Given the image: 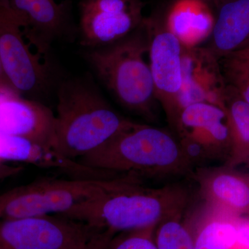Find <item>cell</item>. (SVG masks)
<instances>
[{
    "label": "cell",
    "instance_id": "cell-4",
    "mask_svg": "<svg viewBox=\"0 0 249 249\" xmlns=\"http://www.w3.org/2000/svg\"><path fill=\"white\" fill-rule=\"evenodd\" d=\"M145 19L138 29L121 40L89 49L86 58L99 80L123 107L145 120L154 121L158 101L147 60L150 34Z\"/></svg>",
    "mask_w": 249,
    "mask_h": 249
},
{
    "label": "cell",
    "instance_id": "cell-9",
    "mask_svg": "<svg viewBox=\"0 0 249 249\" xmlns=\"http://www.w3.org/2000/svg\"><path fill=\"white\" fill-rule=\"evenodd\" d=\"M142 0H80V45L100 48L121 40L143 22Z\"/></svg>",
    "mask_w": 249,
    "mask_h": 249
},
{
    "label": "cell",
    "instance_id": "cell-7",
    "mask_svg": "<svg viewBox=\"0 0 249 249\" xmlns=\"http://www.w3.org/2000/svg\"><path fill=\"white\" fill-rule=\"evenodd\" d=\"M149 34L148 59L156 98L163 108L168 122L176 129L181 112L183 83V48L178 36L166 25L145 19Z\"/></svg>",
    "mask_w": 249,
    "mask_h": 249
},
{
    "label": "cell",
    "instance_id": "cell-14",
    "mask_svg": "<svg viewBox=\"0 0 249 249\" xmlns=\"http://www.w3.org/2000/svg\"><path fill=\"white\" fill-rule=\"evenodd\" d=\"M176 130L178 136H188L202 142L216 158L227 159L231 136L224 107L209 102L192 103L181 111Z\"/></svg>",
    "mask_w": 249,
    "mask_h": 249
},
{
    "label": "cell",
    "instance_id": "cell-29",
    "mask_svg": "<svg viewBox=\"0 0 249 249\" xmlns=\"http://www.w3.org/2000/svg\"><path fill=\"white\" fill-rule=\"evenodd\" d=\"M239 58H240V57H239ZM244 59H245V58H244ZM246 60H247V59H246Z\"/></svg>",
    "mask_w": 249,
    "mask_h": 249
},
{
    "label": "cell",
    "instance_id": "cell-3",
    "mask_svg": "<svg viewBox=\"0 0 249 249\" xmlns=\"http://www.w3.org/2000/svg\"><path fill=\"white\" fill-rule=\"evenodd\" d=\"M77 160L93 169L142 180L193 174L178 139L140 123Z\"/></svg>",
    "mask_w": 249,
    "mask_h": 249
},
{
    "label": "cell",
    "instance_id": "cell-2",
    "mask_svg": "<svg viewBox=\"0 0 249 249\" xmlns=\"http://www.w3.org/2000/svg\"><path fill=\"white\" fill-rule=\"evenodd\" d=\"M57 98L53 147L71 160L97 150L138 124L117 112L87 79L63 82Z\"/></svg>",
    "mask_w": 249,
    "mask_h": 249
},
{
    "label": "cell",
    "instance_id": "cell-12",
    "mask_svg": "<svg viewBox=\"0 0 249 249\" xmlns=\"http://www.w3.org/2000/svg\"><path fill=\"white\" fill-rule=\"evenodd\" d=\"M18 162L53 170L75 178H104L110 174L82 165L53 147L31 139L0 132V164Z\"/></svg>",
    "mask_w": 249,
    "mask_h": 249
},
{
    "label": "cell",
    "instance_id": "cell-13",
    "mask_svg": "<svg viewBox=\"0 0 249 249\" xmlns=\"http://www.w3.org/2000/svg\"><path fill=\"white\" fill-rule=\"evenodd\" d=\"M205 204L236 217H249V173L224 165L193 174Z\"/></svg>",
    "mask_w": 249,
    "mask_h": 249
},
{
    "label": "cell",
    "instance_id": "cell-18",
    "mask_svg": "<svg viewBox=\"0 0 249 249\" xmlns=\"http://www.w3.org/2000/svg\"><path fill=\"white\" fill-rule=\"evenodd\" d=\"M204 205L194 235V249H232L237 238L239 217Z\"/></svg>",
    "mask_w": 249,
    "mask_h": 249
},
{
    "label": "cell",
    "instance_id": "cell-1",
    "mask_svg": "<svg viewBox=\"0 0 249 249\" xmlns=\"http://www.w3.org/2000/svg\"><path fill=\"white\" fill-rule=\"evenodd\" d=\"M188 198L181 185L150 187L142 178L120 175L107 192L61 215L117 234L158 225L183 213Z\"/></svg>",
    "mask_w": 249,
    "mask_h": 249
},
{
    "label": "cell",
    "instance_id": "cell-24",
    "mask_svg": "<svg viewBox=\"0 0 249 249\" xmlns=\"http://www.w3.org/2000/svg\"><path fill=\"white\" fill-rule=\"evenodd\" d=\"M116 233L109 230H101L92 238L78 249H107L108 246Z\"/></svg>",
    "mask_w": 249,
    "mask_h": 249
},
{
    "label": "cell",
    "instance_id": "cell-23",
    "mask_svg": "<svg viewBox=\"0 0 249 249\" xmlns=\"http://www.w3.org/2000/svg\"><path fill=\"white\" fill-rule=\"evenodd\" d=\"M232 249H249V217L237 218V238Z\"/></svg>",
    "mask_w": 249,
    "mask_h": 249
},
{
    "label": "cell",
    "instance_id": "cell-10",
    "mask_svg": "<svg viewBox=\"0 0 249 249\" xmlns=\"http://www.w3.org/2000/svg\"><path fill=\"white\" fill-rule=\"evenodd\" d=\"M27 40L45 55L54 41L71 33V0H8Z\"/></svg>",
    "mask_w": 249,
    "mask_h": 249
},
{
    "label": "cell",
    "instance_id": "cell-27",
    "mask_svg": "<svg viewBox=\"0 0 249 249\" xmlns=\"http://www.w3.org/2000/svg\"><path fill=\"white\" fill-rule=\"evenodd\" d=\"M233 56H235V55H233ZM235 57H237V56H235ZM237 58H238L239 59H240L241 60H242V61L244 62V63L245 64L246 66H247V68H248V70H249V60H246V59H244V58H239V57H237Z\"/></svg>",
    "mask_w": 249,
    "mask_h": 249
},
{
    "label": "cell",
    "instance_id": "cell-11",
    "mask_svg": "<svg viewBox=\"0 0 249 249\" xmlns=\"http://www.w3.org/2000/svg\"><path fill=\"white\" fill-rule=\"evenodd\" d=\"M55 114L45 105L22 97L14 88H0V132L53 147Z\"/></svg>",
    "mask_w": 249,
    "mask_h": 249
},
{
    "label": "cell",
    "instance_id": "cell-8",
    "mask_svg": "<svg viewBox=\"0 0 249 249\" xmlns=\"http://www.w3.org/2000/svg\"><path fill=\"white\" fill-rule=\"evenodd\" d=\"M22 22L8 0H0V56L10 84L19 93L45 90L50 80L48 67L26 42Z\"/></svg>",
    "mask_w": 249,
    "mask_h": 249
},
{
    "label": "cell",
    "instance_id": "cell-21",
    "mask_svg": "<svg viewBox=\"0 0 249 249\" xmlns=\"http://www.w3.org/2000/svg\"><path fill=\"white\" fill-rule=\"evenodd\" d=\"M157 226L116 234L107 249H157L155 241Z\"/></svg>",
    "mask_w": 249,
    "mask_h": 249
},
{
    "label": "cell",
    "instance_id": "cell-5",
    "mask_svg": "<svg viewBox=\"0 0 249 249\" xmlns=\"http://www.w3.org/2000/svg\"><path fill=\"white\" fill-rule=\"evenodd\" d=\"M120 175L104 178H44L0 195V219L64 214L110 189Z\"/></svg>",
    "mask_w": 249,
    "mask_h": 249
},
{
    "label": "cell",
    "instance_id": "cell-22",
    "mask_svg": "<svg viewBox=\"0 0 249 249\" xmlns=\"http://www.w3.org/2000/svg\"><path fill=\"white\" fill-rule=\"evenodd\" d=\"M178 142L182 150L183 155L186 157L192 168L195 165L204 163L206 160L215 159L214 154L211 150L196 139L188 136H178Z\"/></svg>",
    "mask_w": 249,
    "mask_h": 249
},
{
    "label": "cell",
    "instance_id": "cell-19",
    "mask_svg": "<svg viewBox=\"0 0 249 249\" xmlns=\"http://www.w3.org/2000/svg\"><path fill=\"white\" fill-rule=\"evenodd\" d=\"M183 213L163 219L157 226L155 241L157 249H194V233L183 222Z\"/></svg>",
    "mask_w": 249,
    "mask_h": 249
},
{
    "label": "cell",
    "instance_id": "cell-28",
    "mask_svg": "<svg viewBox=\"0 0 249 249\" xmlns=\"http://www.w3.org/2000/svg\"><path fill=\"white\" fill-rule=\"evenodd\" d=\"M246 164L248 165L249 168V158L247 159V162H246Z\"/></svg>",
    "mask_w": 249,
    "mask_h": 249
},
{
    "label": "cell",
    "instance_id": "cell-16",
    "mask_svg": "<svg viewBox=\"0 0 249 249\" xmlns=\"http://www.w3.org/2000/svg\"><path fill=\"white\" fill-rule=\"evenodd\" d=\"M214 18L202 0H177L166 18L165 25L183 45H194L210 35Z\"/></svg>",
    "mask_w": 249,
    "mask_h": 249
},
{
    "label": "cell",
    "instance_id": "cell-6",
    "mask_svg": "<svg viewBox=\"0 0 249 249\" xmlns=\"http://www.w3.org/2000/svg\"><path fill=\"white\" fill-rule=\"evenodd\" d=\"M101 230L61 214L3 219L0 249H78Z\"/></svg>",
    "mask_w": 249,
    "mask_h": 249
},
{
    "label": "cell",
    "instance_id": "cell-15",
    "mask_svg": "<svg viewBox=\"0 0 249 249\" xmlns=\"http://www.w3.org/2000/svg\"><path fill=\"white\" fill-rule=\"evenodd\" d=\"M209 53L222 59L249 47V0H227L214 19Z\"/></svg>",
    "mask_w": 249,
    "mask_h": 249
},
{
    "label": "cell",
    "instance_id": "cell-17",
    "mask_svg": "<svg viewBox=\"0 0 249 249\" xmlns=\"http://www.w3.org/2000/svg\"><path fill=\"white\" fill-rule=\"evenodd\" d=\"M224 105L231 136L230 151L224 165L236 168L246 163L249 157V104L235 88L225 84Z\"/></svg>",
    "mask_w": 249,
    "mask_h": 249
},
{
    "label": "cell",
    "instance_id": "cell-20",
    "mask_svg": "<svg viewBox=\"0 0 249 249\" xmlns=\"http://www.w3.org/2000/svg\"><path fill=\"white\" fill-rule=\"evenodd\" d=\"M223 79L225 84L235 88L241 97L249 104V70L240 59L233 55L222 58Z\"/></svg>",
    "mask_w": 249,
    "mask_h": 249
},
{
    "label": "cell",
    "instance_id": "cell-25",
    "mask_svg": "<svg viewBox=\"0 0 249 249\" xmlns=\"http://www.w3.org/2000/svg\"><path fill=\"white\" fill-rule=\"evenodd\" d=\"M8 87L13 88L12 85L10 84L9 80L5 73L4 67H3L2 62H1V56H0V88H8Z\"/></svg>",
    "mask_w": 249,
    "mask_h": 249
},
{
    "label": "cell",
    "instance_id": "cell-30",
    "mask_svg": "<svg viewBox=\"0 0 249 249\" xmlns=\"http://www.w3.org/2000/svg\"><path fill=\"white\" fill-rule=\"evenodd\" d=\"M1 219H0V223H1Z\"/></svg>",
    "mask_w": 249,
    "mask_h": 249
},
{
    "label": "cell",
    "instance_id": "cell-26",
    "mask_svg": "<svg viewBox=\"0 0 249 249\" xmlns=\"http://www.w3.org/2000/svg\"><path fill=\"white\" fill-rule=\"evenodd\" d=\"M231 55L249 60V47L242 49V50L239 51V52H235V53H232Z\"/></svg>",
    "mask_w": 249,
    "mask_h": 249
}]
</instances>
